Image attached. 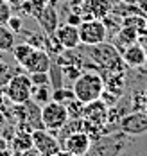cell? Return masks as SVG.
<instances>
[{
  "label": "cell",
  "mask_w": 147,
  "mask_h": 156,
  "mask_svg": "<svg viewBox=\"0 0 147 156\" xmlns=\"http://www.w3.org/2000/svg\"><path fill=\"white\" fill-rule=\"evenodd\" d=\"M72 90L75 94V99L88 104L92 101L100 99V95L104 92V79L97 72H82L81 76L74 81Z\"/></svg>",
  "instance_id": "obj_1"
},
{
  "label": "cell",
  "mask_w": 147,
  "mask_h": 156,
  "mask_svg": "<svg viewBox=\"0 0 147 156\" xmlns=\"http://www.w3.org/2000/svg\"><path fill=\"white\" fill-rule=\"evenodd\" d=\"M88 56L90 59L97 65L99 68H124L122 65V54L117 50L113 43H97L88 47Z\"/></svg>",
  "instance_id": "obj_2"
},
{
  "label": "cell",
  "mask_w": 147,
  "mask_h": 156,
  "mask_svg": "<svg viewBox=\"0 0 147 156\" xmlns=\"http://www.w3.org/2000/svg\"><path fill=\"white\" fill-rule=\"evenodd\" d=\"M5 97L11 104H23L33 97V83L25 74H15L5 86Z\"/></svg>",
  "instance_id": "obj_3"
},
{
  "label": "cell",
  "mask_w": 147,
  "mask_h": 156,
  "mask_svg": "<svg viewBox=\"0 0 147 156\" xmlns=\"http://www.w3.org/2000/svg\"><path fill=\"white\" fill-rule=\"evenodd\" d=\"M68 109L65 104H59L56 101H50L41 106V122L43 127L52 133H58L63 126L68 122Z\"/></svg>",
  "instance_id": "obj_4"
},
{
  "label": "cell",
  "mask_w": 147,
  "mask_h": 156,
  "mask_svg": "<svg viewBox=\"0 0 147 156\" xmlns=\"http://www.w3.org/2000/svg\"><path fill=\"white\" fill-rule=\"evenodd\" d=\"M106 36H108V27L102 22V18L82 20V23L79 25V38H81V43L86 47L106 41Z\"/></svg>",
  "instance_id": "obj_5"
},
{
  "label": "cell",
  "mask_w": 147,
  "mask_h": 156,
  "mask_svg": "<svg viewBox=\"0 0 147 156\" xmlns=\"http://www.w3.org/2000/svg\"><path fill=\"white\" fill-rule=\"evenodd\" d=\"M33 145L41 156H52L61 151V144L56 138V135L45 127L33 131Z\"/></svg>",
  "instance_id": "obj_6"
},
{
  "label": "cell",
  "mask_w": 147,
  "mask_h": 156,
  "mask_svg": "<svg viewBox=\"0 0 147 156\" xmlns=\"http://www.w3.org/2000/svg\"><path fill=\"white\" fill-rule=\"evenodd\" d=\"M61 149L72 153L74 156H86L92 149V136L86 131H75L61 142Z\"/></svg>",
  "instance_id": "obj_7"
},
{
  "label": "cell",
  "mask_w": 147,
  "mask_h": 156,
  "mask_svg": "<svg viewBox=\"0 0 147 156\" xmlns=\"http://www.w3.org/2000/svg\"><path fill=\"white\" fill-rule=\"evenodd\" d=\"M56 40L63 45L65 50H75V48L81 45V38H79V27L75 25H70V23H61L56 32H54Z\"/></svg>",
  "instance_id": "obj_8"
},
{
  "label": "cell",
  "mask_w": 147,
  "mask_h": 156,
  "mask_svg": "<svg viewBox=\"0 0 147 156\" xmlns=\"http://www.w3.org/2000/svg\"><path fill=\"white\" fill-rule=\"evenodd\" d=\"M50 65H52V59H50L49 52L45 48H34V52L29 56V59L23 65V68L29 74H34V72H49Z\"/></svg>",
  "instance_id": "obj_9"
},
{
  "label": "cell",
  "mask_w": 147,
  "mask_h": 156,
  "mask_svg": "<svg viewBox=\"0 0 147 156\" xmlns=\"http://www.w3.org/2000/svg\"><path fill=\"white\" fill-rule=\"evenodd\" d=\"M36 20L40 22L41 29L45 31L47 36H52V34L56 32V29L59 27V15H58L56 7H54V5H50V4H45V7L38 13Z\"/></svg>",
  "instance_id": "obj_10"
},
{
  "label": "cell",
  "mask_w": 147,
  "mask_h": 156,
  "mask_svg": "<svg viewBox=\"0 0 147 156\" xmlns=\"http://www.w3.org/2000/svg\"><path fill=\"white\" fill-rule=\"evenodd\" d=\"M122 61H124V65H128V66H131V68H138V66L145 65L147 63L145 48L142 47L138 41L133 43V45H129V47L122 52Z\"/></svg>",
  "instance_id": "obj_11"
},
{
  "label": "cell",
  "mask_w": 147,
  "mask_h": 156,
  "mask_svg": "<svg viewBox=\"0 0 147 156\" xmlns=\"http://www.w3.org/2000/svg\"><path fill=\"white\" fill-rule=\"evenodd\" d=\"M138 36H140V32L136 31L135 27L122 25V29L113 36V38H115L113 45L117 47V50L122 54V52L129 47V45H133V43H136V41H138Z\"/></svg>",
  "instance_id": "obj_12"
},
{
  "label": "cell",
  "mask_w": 147,
  "mask_h": 156,
  "mask_svg": "<svg viewBox=\"0 0 147 156\" xmlns=\"http://www.w3.org/2000/svg\"><path fill=\"white\" fill-rule=\"evenodd\" d=\"M120 127L126 133H144L147 129V113H135L126 117L120 122Z\"/></svg>",
  "instance_id": "obj_13"
},
{
  "label": "cell",
  "mask_w": 147,
  "mask_h": 156,
  "mask_svg": "<svg viewBox=\"0 0 147 156\" xmlns=\"http://www.w3.org/2000/svg\"><path fill=\"white\" fill-rule=\"evenodd\" d=\"M11 147H13V153L18 154H23L25 151L33 149V133H27V131H18L13 135L11 138Z\"/></svg>",
  "instance_id": "obj_14"
},
{
  "label": "cell",
  "mask_w": 147,
  "mask_h": 156,
  "mask_svg": "<svg viewBox=\"0 0 147 156\" xmlns=\"http://www.w3.org/2000/svg\"><path fill=\"white\" fill-rule=\"evenodd\" d=\"M16 45V36L7 25H0V52H11Z\"/></svg>",
  "instance_id": "obj_15"
},
{
  "label": "cell",
  "mask_w": 147,
  "mask_h": 156,
  "mask_svg": "<svg viewBox=\"0 0 147 156\" xmlns=\"http://www.w3.org/2000/svg\"><path fill=\"white\" fill-rule=\"evenodd\" d=\"M13 58H15V61L20 65V66H23L25 61L29 59V56L34 52V47L31 43H27V41H23V43H16L15 47H13Z\"/></svg>",
  "instance_id": "obj_16"
},
{
  "label": "cell",
  "mask_w": 147,
  "mask_h": 156,
  "mask_svg": "<svg viewBox=\"0 0 147 156\" xmlns=\"http://www.w3.org/2000/svg\"><path fill=\"white\" fill-rule=\"evenodd\" d=\"M52 86L50 84H41V86H33V99L36 104H40V106H43V104H47L52 101Z\"/></svg>",
  "instance_id": "obj_17"
},
{
  "label": "cell",
  "mask_w": 147,
  "mask_h": 156,
  "mask_svg": "<svg viewBox=\"0 0 147 156\" xmlns=\"http://www.w3.org/2000/svg\"><path fill=\"white\" fill-rule=\"evenodd\" d=\"M49 77H50V86H52V90L63 86L65 77H63V72H61V65H59V63H52V65H50Z\"/></svg>",
  "instance_id": "obj_18"
},
{
  "label": "cell",
  "mask_w": 147,
  "mask_h": 156,
  "mask_svg": "<svg viewBox=\"0 0 147 156\" xmlns=\"http://www.w3.org/2000/svg\"><path fill=\"white\" fill-rule=\"evenodd\" d=\"M75 99V94H74V90L70 88H65V86H61V88H56L54 92H52V101H56V102H59V104H68L70 101H74Z\"/></svg>",
  "instance_id": "obj_19"
},
{
  "label": "cell",
  "mask_w": 147,
  "mask_h": 156,
  "mask_svg": "<svg viewBox=\"0 0 147 156\" xmlns=\"http://www.w3.org/2000/svg\"><path fill=\"white\" fill-rule=\"evenodd\" d=\"M61 72H63V77H65V81H75V79L81 76L82 70L81 68V65H75V63H70V65H63L61 66Z\"/></svg>",
  "instance_id": "obj_20"
},
{
  "label": "cell",
  "mask_w": 147,
  "mask_h": 156,
  "mask_svg": "<svg viewBox=\"0 0 147 156\" xmlns=\"http://www.w3.org/2000/svg\"><path fill=\"white\" fill-rule=\"evenodd\" d=\"M68 109V117L70 119H82V113H84V102H81L79 99H74L66 104Z\"/></svg>",
  "instance_id": "obj_21"
},
{
  "label": "cell",
  "mask_w": 147,
  "mask_h": 156,
  "mask_svg": "<svg viewBox=\"0 0 147 156\" xmlns=\"http://www.w3.org/2000/svg\"><path fill=\"white\" fill-rule=\"evenodd\" d=\"M122 25H128V27H135L136 31L140 32L142 29H147V20L140 18V16H131V18H126Z\"/></svg>",
  "instance_id": "obj_22"
},
{
  "label": "cell",
  "mask_w": 147,
  "mask_h": 156,
  "mask_svg": "<svg viewBox=\"0 0 147 156\" xmlns=\"http://www.w3.org/2000/svg\"><path fill=\"white\" fill-rule=\"evenodd\" d=\"M29 77H31V83H33V86H41V84H50L49 72H34V74H29Z\"/></svg>",
  "instance_id": "obj_23"
},
{
  "label": "cell",
  "mask_w": 147,
  "mask_h": 156,
  "mask_svg": "<svg viewBox=\"0 0 147 156\" xmlns=\"http://www.w3.org/2000/svg\"><path fill=\"white\" fill-rule=\"evenodd\" d=\"M11 16H13L11 5L5 0H0V25H7V22H9Z\"/></svg>",
  "instance_id": "obj_24"
},
{
  "label": "cell",
  "mask_w": 147,
  "mask_h": 156,
  "mask_svg": "<svg viewBox=\"0 0 147 156\" xmlns=\"http://www.w3.org/2000/svg\"><path fill=\"white\" fill-rule=\"evenodd\" d=\"M7 27L13 32H20L22 31V18L20 16H11L9 22H7Z\"/></svg>",
  "instance_id": "obj_25"
},
{
  "label": "cell",
  "mask_w": 147,
  "mask_h": 156,
  "mask_svg": "<svg viewBox=\"0 0 147 156\" xmlns=\"http://www.w3.org/2000/svg\"><path fill=\"white\" fill-rule=\"evenodd\" d=\"M66 23H70V25H75V27H79L82 23V18L79 15H70L66 18Z\"/></svg>",
  "instance_id": "obj_26"
},
{
  "label": "cell",
  "mask_w": 147,
  "mask_h": 156,
  "mask_svg": "<svg viewBox=\"0 0 147 156\" xmlns=\"http://www.w3.org/2000/svg\"><path fill=\"white\" fill-rule=\"evenodd\" d=\"M22 156H41V154H40V153H38V151H36V149L33 147V149H29V151H25V153H23Z\"/></svg>",
  "instance_id": "obj_27"
},
{
  "label": "cell",
  "mask_w": 147,
  "mask_h": 156,
  "mask_svg": "<svg viewBox=\"0 0 147 156\" xmlns=\"http://www.w3.org/2000/svg\"><path fill=\"white\" fill-rule=\"evenodd\" d=\"M5 127V113L0 109V129H4Z\"/></svg>",
  "instance_id": "obj_28"
},
{
  "label": "cell",
  "mask_w": 147,
  "mask_h": 156,
  "mask_svg": "<svg viewBox=\"0 0 147 156\" xmlns=\"http://www.w3.org/2000/svg\"><path fill=\"white\" fill-rule=\"evenodd\" d=\"M0 156H13V149H9V147L7 149H2L0 151Z\"/></svg>",
  "instance_id": "obj_29"
},
{
  "label": "cell",
  "mask_w": 147,
  "mask_h": 156,
  "mask_svg": "<svg viewBox=\"0 0 147 156\" xmlns=\"http://www.w3.org/2000/svg\"><path fill=\"white\" fill-rule=\"evenodd\" d=\"M52 156H74L72 153H68V151H65V149H61V151H58L56 154H52Z\"/></svg>",
  "instance_id": "obj_30"
},
{
  "label": "cell",
  "mask_w": 147,
  "mask_h": 156,
  "mask_svg": "<svg viewBox=\"0 0 147 156\" xmlns=\"http://www.w3.org/2000/svg\"><path fill=\"white\" fill-rule=\"evenodd\" d=\"M7 145H9V144H7L5 138H0V149H7Z\"/></svg>",
  "instance_id": "obj_31"
},
{
  "label": "cell",
  "mask_w": 147,
  "mask_h": 156,
  "mask_svg": "<svg viewBox=\"0 0 147 156\" xmlns=\"http://www.w3.org/2000/svg\"><path fill=\"white\" fill-rule=\"evenodd\" d=\"M0 151H2V149H0Z\"/></svg>",
  "instance_id": "obj_32"
}]
</instances>
